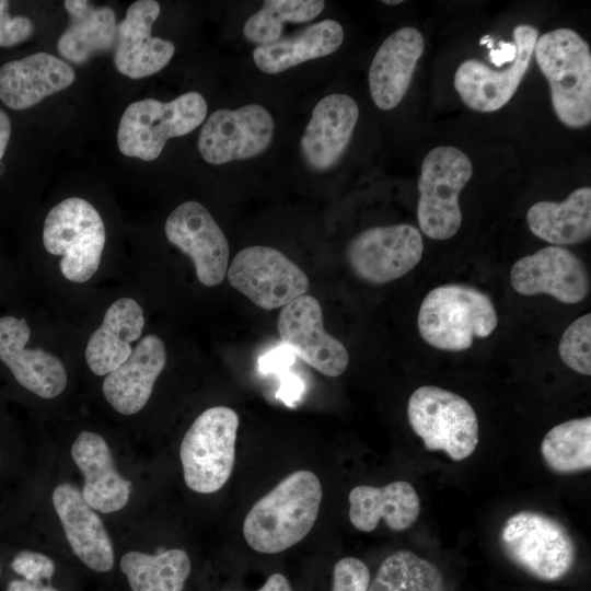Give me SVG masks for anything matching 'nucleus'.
Returning a JSON list of instances; mask_svg holds the SVG:
<instances>
[{
  "label": "nucleus",
  "mask_w": 591,
  "mask_h": 591,
  "mask_svg": "<svg viewBox=\"0 0 591 591\" xmlns=\"http://www.w3.org/2000/svg\"><path fill=\"white\" fill-rule=\"evenodd\" d=\"M322 496L321 482L313 472L291 473L250 509L243 522L246 543L264 554L298 544L313 529Z\"/></svg>",
  "instance_id": "nucleus-1"
},
{
  "label": "nucleus",
  "mask_w": 591,
  "mask_h": 591,
  "mask_svg": "<svg viewBox=\"0 0 591 591\" xmlns=\"http://www.w3.org/2000/svg\"><path fill=\"white\" fill-rule=\"evenodd\" d=\"M537 66L546 78L553 109L565 126L582 128L591 121V53L570 28H557L537 38Z\"/></svg>",
  "instance_id": "nucleus-2"
},
{
  "label": "nucleus",
  "mask_w": 591,
  "mask_h": 591,
  "mask_svg": "<svg viewBox=\"0 0 591 591\" xmlns=\"http://www.w3.org/2000/svg\"><path fill=\"white\" fill-rule=\"evenodd\" d=\"M418 331L432 347L463 351L475 337L493 334L498 316L491 299L464 285H443L432 289L418 312Z\"/></svg>",
  "instance_id": "nucleus-3"
},
{
  "label": "nucleus",
  "mask_w": 591,
  "mask_h": 591,
  "mask_svg": "<svg viewBox=\"0 0 591 591\" xmlns=\"http://www.w3.org/2000/svg\"><path fill=\"white\" fill-rule=\"evenodd\" d=\"M207 103L196 91L170 102L155 99L136 101L127 106L119 120V151L143 161L155 160L169 139L185 136L199 127L207 115Z\"/></svg>",
  "instance_id": "nucleus-4"
},
{
  "label": "nucleus",
  "mask_w": 591,
  "mask_h": 591,
  "mask_svg": "<svg viewBox=\"0 0 591 591\" xmlns=\"http://www.w3.org/2000/svg\"><path fill=\"white\" fill-rule=\"evenodd\" d=\"M105 240L100 213L83 198L63 199L51 208L44 222V246L48 253L61 256L60 271L73 282H85L96 273Z\"/></svg>",
  "instance_id": "nucleus-5"
},
{
  "label": "nucleus",
  "mask_w": 591,
  "mask_h": 591,
  "mask_svg": "<svg viewBox=\"0 0 591 591\" xmlns=\"http://www.w3.org/2000/svg\"><path fill=\"white\" fill-rule=\"evenodd\" d=\"M237 428V414L225 406L208 408L195 419L179 449L189 489L211 494L228 482L235 461Z\"/></svg>",
  "instance_id": "nucleus-6"
},
{
  "label": "nucleus",
  "mask_w": 591,
  "mask_h": 591,
  "mask_svg": "<svg viewBox=\"0 0 591 591\" xmlns=\"http://www.w3.org/2000/svg\"><path fill=\"white\" fill-rule=\"evenodd\" d=\"M500 545L512 563L544 581L563 578L576 560V545L566 528L537 511L523 510L508 518Z\"/></svg>",
  "instance_id": "nucleus-7"
},
{
  "label": "nucleus",
  "mask_w": 591,
  "mask_h": 591,
  "mask_svg": "<svg viewBox=\"0 0 591 591\" xmlns=\"http://www.w3.org/2000/svg\"><path fill=\"white\" fill-rule=\"evenodd\" d=\"M414 432L430 451H443L454 461H462L478 443V420L471 404L462 396L433 385L413 392L407 406Z\"/></svg>",
  "instance_id": "nucleus-8"
},
{
  "label": "nucleus",
  "mask_w": 591,
  "mask_h": 591,
  "mask_svg": "<svg viewBox=\"0 0 591 591\" xmlns=\"http://www.w3.org/2000/svg\"><path fill=\"white\" fill-rule=\"evenodd\" d=\"M473 174L470 158L452 146L433 148L425 157L418 179L417 219L430 239L447 240L459 231V195Z\"/></svg>",
  "instance_id": "nucleus-9"
},
{
  "label": "nucleus",
  "mask_w": 591,
  "mask_h": 591,
  "mask_svg": "<svg viewBox=\"0 0 591 591\" xmlns=\"http://www.w3.org/2000/svg\"><path fill=\"white\" fill-rule=\"evenodd\" d=\"M230 285L264 310L285 306L309 290L304 271L280 251L254 245L241 250L228 267Z\"/></svg>",
  "instance_id": "nucleus-10"
},
{
  "label": "nucleus",
  "mask_w": 591,
  "mask_h": 591,
  "mask_svg": "<svg viewBox=\"0 0 591 591\" xmlns=\"http://www.w3.org/2000/svg\"><path fill=\"white\" fill-rule=\"evenodd\" d=\"M422 251L419 230L399 223L362 231L349 242L346 258L360 279L383 285L409 273L420 262Z\"/></svg>",
  "instance_id": "nucleus-11"
},
{
  "label": "nucleus",
  "mask_w": 591,
  "mask_h": 591,
  "mask_svg": "<svg viewBox=\"0 0 591 591\" xmlns=\"http://www.w3.org/2000/svg\"><path fill=\"white\" fill-rule=\"evenodd\" d=\"M274 128L270 113L259 104L217 109L201 127L198 150L215 165L251 159L269 147Z\"/></svg>",
  "instance_id": "nucleus-12"
},
{
  "label": "nucleus",
  "mask_w": 591,
  "mask_h": 591,
  "mask_svg": "<svg viewBox=\"0 0 591 591\" xmlns=\"http://www.w3.org/2000/svg\"><path fill=\"white\" fill-rule=\"evenodd\" d=\"M514 59L507 68L495 70L477 59H466L456 69L454 88L463 103L473 111L496 112L518 90L532 59L538 31L530 24L513 28Z\"/></svg>",
  "instance_id": "nucleus-13"
},
{
  "label": "nucleus",
  "mask_w": 591,
  "mask_h": 591,
  "mask_svg": "<svg viewBox=\"0 0 591 591\" xmlns=\"http://www.w3.org/2000/svg\"><path fill=\"white\" fill-rule=\"evenodd\" d=\"M164 231L169 242L192 258L196 276L204 286L222 282L228 271L229 244L201 204L189 200L177 206L167 217Z\"/></svg>",
  "instance_id": "nucleus-14"
},
{
  "label": "nucleus",
  "mask_w": 591,
  "mask_h": 591,
  "mask_svg": "<svg viewBox=\"0 0 591 591\" xmlns=\"http://www.w3.org/2000/svg\"><path fill=\"white\" fill-rule=\"evenodd\" d=\"M277 328L281 340L310 367L326 376H338L349 363L346 347L323 326L320 302L302 294L282 306Z\"/></svg>",
  "instance_id": "nucleus-15"
},
{
  "label": "nucleus",
  "mask_w": 591,
  "mask_h": 591,
  "mask_svg": "<svg viewBox=\"0 0 591 591\" xmlns=\"http://www.w3.org/2000/svg\"><path fill=\"white\" fill-rule=\"evenodd\" d=\"M510 282L521 294L544 293L566 304L581 302L589 292V275L582 260L555 245L518 259L511 268Z\"/></svg>",
  "instance_id": "nucleus-16"
},
{
  "label": "nucleus",
  "mask_w": 591,
  "mask_h": 591,
  "mask_svg": "<svg viewBox=\"0 0 591 591\" xmlns=\"http://www.w3.org/2000/svg\"><path fill=\"white\" fill-rule=\"evenodd\" d=\"M160 12L158 1L138 0L129 5L125 19L117 24L114 63L121 74L131 79L149 77L172 59L174 44L151 35Z\"/></svg>",
  "instance_id": "nucleus-17"
},
{
  "label": "nucleus",
  "mask_w": 591,
  "mask_h": 591,
  "mask_svg": "<svg viewBox=\"0 0 591 591\" xmlns=\"http://www.w3.org/2000/svg\"><path fill=\"white\" fill-rule=\"evenodd\" d=\"M31 329L24 318L0 317V360L26 390L43 398L58 396L66 389L67 372L54 355L26 349Z\"/></svg>",
  "instance_id": "nucleus-18"
},
{
  "label": "nucleus",
  "mask_w": 591,
  "mask_h": 591,
  "mask_svg": "<svg viewBox=\"0 0 591 591\" xmlns=\"http://www.w3.org/2000/svg\"><path fill=\"white\" fill-rule=\"evenodd\" d=\"M358 118L359 107L347 94L333 93L318 101L301 138L306 165L318 172L332 169L347 149Z\"/></svg>",
  "instance_id": "nucleus-19"
},
{
  "label": "nucleus",
  "mask_w": 591,
  "mask_h": 591,
  "mask_svg": "<svg viewBox=\"0 0 591 591\" xmlns=\"http://www.w3.org/2000/svg\"><path fill=\"white\" fill-rule=\"evenodd\" d=\"M424 48L422 34L410 26L395 31L381 44L369 69L370 94L380 109L390 111L401 103Z\"/></svg>",
  "instance_id": "nucleus-20"
},
{
  "label": "nucleus",
  "mask_w": 591,
  "mask_h": 591,
  "mask_svg": "<svg viewBox=\"0 0 591 591\" xmlns=\"http://www.w3.org/2000/svg\"><path fill=\"white\" fill-rule=\"evenodd\" d=\"M74 80L73 68L65 60L36 53L0 68V100L12 109H26L70 86Z\"/></svg>",
  "instance_id": "nucleus-21"
},
{
  "label": "nucleus",
  "mask_w": 591,
  "mask_h": 591,
  "mask_svg": "<svg viewBox=\"0 0 591 591\" xmlns=\"http://www.w3.org/2000/svg\"><path fill=\"white\" fill-rule=\"evenodd\" d=\"M166 363L162 339L144 336L131 355L104 379L102 390L106 401L123 415H134L147 404L157 378Z\"/></svg>",
  "instance_id": "nucleus-22"
},
{
  "label": "nucleus",
  "mask_w": 591,
  "mask_h": 591,
  "mask_svg": "<svg viewBox=\"0 0 591 591\" xmlns=\"http://www.w3.org/2000/svg\"><path fill=\"white\" fill-rule=\"evenodd\" d=\"M54 508L73 553L89 568L106 572L114 566L109 536L100 517L71 484H60L53 493Z\"/></svg>",
  "instance_id": "nucleus-23"
},
{
  "label": "nucleus",
  "mask_w": 591,
  "mask_h": 591,
  "mask_svg": "<svg viewBox=\"0 0 591 591\" xmlns=\"http://www.w3.org/2000/svg\"><path fill=\"white\" fill-rule=\"evenodd\" d=\"M71 455L84 476L82 497L92 509L112 513L126 506L131 483L115 468L103 437L82 431L72 444Z\"/></svg>",
  "instance_id": "nucleus-24"
},
{
  "label": "nucleus",
  "mask_w": 591,
  "mask_h": 591,
  "mask_svg": "<svg viewBox=\"0 0 591 591\" xmlns=\"http://www.w3.org/2000/svg\"><path fill=\"white\" fill-rule=\"evenodd\" d=\"M349 520L359 531H373L381 519L393 531L410 528L419 517L420 501L415 488L405 480L383 487L359 485L348 496Z\"/></svg>",
  "instance_id": "nucleus-25"
},
{
  "label": "nucleus",
  "mask_w": 591,
  "mask_h": 591,
  "mask_svg": "<svg viewBox=\"0 0 591 591\" xmlns=\"http://www.w3.org/2000/svg\"><path fill=\"white\" fill-rule=\"evenodd\" d=\"M143 327V311L138 302L130 298L116 300L88 341L85 360L91 371L105 375L119 367L131 355L130 344L140 338Z\"/></svg>",
  "instance_id": "nucleus-26"
},
{
  "label": "nucleus",
  "mask_w": 591,
  "mask_h": 591,
  "mask_svg": "<svg viewBox=\"0 0 591 591\" xmlns=\"http://www.w3.org/2000/svg\"><path fill=\"white\" fill-rule=\"evenodd\" d=\"M343 40L341 24L326 19L310 24L292 36L257 46L253 51V60L260 71L276 74L302 62L333 54L340 47Z\"/></svg>",
  "instance_id": "nucleus-27"
},
{
  "label": "nucleus",
  "mask_w": 591,
  "mask_h": 591,
  "mask_svg": "<svg viewBox=\"0 0 591 591\" xmlns=\"http://www.w3.org/2000/svg\"><path fill=\"white\" fill-rule=\"evenodd\" d=\"M63 5L70 16L57 42V50L63 58L82 65L115 45L117 22L112 8L95 7L85 0H67Z\"/></svg>",
  "instance_id": "nucleus-28"
},
{
  "label": "nucleus",
  "mask_w": 591,
  "mask_h": 591,
  "mask_svg": "<svg viewBox=\"0 0 591 591\" xmlns=\"http://www.w3.org/2000/svg\"><path fill=\"white\" fill-rule=\"evenodd\" d=\"M531 232L555 246L580 243L591 235V188L575 189L564 201H538L526 212Z\"/></svg>",
  "instance_id": "nucleus-29"
},
{
  "label": "nucleus",
  "mask_w": 591,
  "mask_h": 591,
  "mask_svg": "<svg viewBox=\"0 0 591 591\" xmlns=\"http://www.w3.org/2000/svg\"><path fill=\"white\" fill-rule=\"evenodd\" d=\"M120 569L132 591H183L190 573V560L178 548L158 555L135 551L121 557Z\"/></svg>",
  "instance_id": "nucleus-30"
},
{
  "label": "nucleus",
  "mask_w": 591,
  "mask_h": 591,
  "mask_svg": "<svg viewBox=\"0 0 591 591\" xmlns=\"http://www.w3.org/2000/svg\"><path fill=\"white\" fill-rule=\"evenodd\" d=\"M541 453L546 464L561 474L590 470L591 418H577L553 427L543 438Z\"/></svg>",
  "instance_id": "nucleus-31"
},
{
  "label": "nucleus",
  "mask_w": 591,
  "mask_h": 591,
  "mask_svg": "<svg viewBox=\"0 0 591 591\" xmlns=\"http://www.w3.org/2000/svg\"><path fill=\"white\" fill-rule=\"evenodd\" d=\"M368 591H445L437 566L409 551H397L381 564Z\"/></svg>",
  "instance_id": "nucleus-32"
},
{
  "label": "nucleus",
  "mask_w": 591,
  "mask_h": 591,
  "mask_svg": "<svg viewBox=\"0 0 591 591\" xmlns=\"http://www.w3.org/2000/svg\"><path fill=\"white\" fill-rule=\"evenodd\" d=\"M322 0H266L244 26V37L258 46L281 38L286 23H303L315 19L324 9Z\"/></svg>",
  "instance_id": "nucleus-33"
},
{
  "label": "nucleus",
  "mask_w": 591,
  "mask_h": 591,
  "mask_svg": "<svg viewBox=\"0 0 591 591\" xmlns=\"http://www.w3.org/2000/svg\"><path fill=\"white\" fill-rule=\"evenodd\" d=\"M563 362L573 371L591 374V314L573 321L564 332L558 347Z\"/></svg>",
  "instance_id": "nucleus-34"
},
{
  "label": "nucleus",
  "mask_w": 591,
  "mask_h": 591,
  "mask_svg": "<svg viewBox=\"0 0 591 591\" xmlns=\"http://www.w3.org/2000/svg\"><path fill=\"white\" fill-rule=\"evenodd\" d=\"M369 584L370 572L362 560L345 557L335 564L332 591H368Z\"/></svg>",
  "instance_id": "nucleus-35"
},
{
  "label": "nucleus",
  "mask_w": 591,
  "mask_h": 591,
  "mask_svg": "<svg viewBox=\"0 0 591 591\" xmlns=\"http://www.w3.org/2000/svg\"><path fill=\"white\" fill-rule=\"evenodd\" d=\"M11 567L25 580L37 586L42 584L43 580H50L55 572V564L49 557L28 551L18 554Z\"/></svg>",
  "instance_id": "nucleus-36"
},
{
  "label": "nucleus",
  "mask_w": 591,
  "mask_h": 591,
  "mask_svg": "<svg viewBox=\"0 0 591 591\" xmlns=\"http://www.w3.org/2000/svg\"><path fill=\"white\" fill-rule=\"evenodd\" d=\"M34 32L32 20L24 15L11 16L9 1L0 0V47H12L27 40Z\"/></svg>",
  "instance_id": "nucleus-37"
},
{
  "label": "nucleus",
  "mask_w": 591,
  "mask_h": 591,
  "mask_svg": "<svg viewBox=\"0 0 591 591\" xmlns=\"http://www.w3.org/2000/svg\"><path fill=\"white\" fill-rule=\"evenodd\" d=\"M256 591H292L288 579L281 573H273Z\"/></svg>",
  "instance_id": "nucleus-38"
},
{
  "label": "nucleus",
  "mask_w": 591,
  "mask_h": 591,
  "mask_svg": "<svg viewBox=\"0 0 591 591\" xmlns=\"http://www.w3.org/2000/svg\"><path fill=\"white\" fill-rule=\"evenodd\" d=\"M11 136V121L7 113L0 108V160L4 155Z\"/></svg>",
  "instance_id": "nucleus-39"
},
{
  "label": "nucleus",
  "mask_w": 591,
  "mask_h": 591,
  "mask_svg": "<svg viewBox=\"0 0 591 591\" xmlns=\"http://www.w3.org/2000/svg\"><path fill=\"white\" fill-rule=\"evenodd\" d=\"M40 586V584H39ZM37 584H34L27 580H12L7 591H36Z\"/></svg>",
  "instance_id": "nucleus-40"
},
{
  "label": "nucleus",
  "mask_w": 591,
  "mask_h": 591,
  "mask_svg": "<svg viewBox=\"0 0 591 591\" xmlns=\"http://www.w3.org/2000/svg\"><path fill=\"white\" fill-rule=\"evenodd\" d=\"M36 591H58V590H56L55 588H53L50 586L40 584V586L37 587Z\"/></svg>",
  "instance_id": "nucleus-41"
},
{
  "label": "nucleus",
  "mask_w": 591,
  "mask_h": 591,
  "mask_svg": "<svg viewBox=\"0 0 591 591\" xmlns=\"http://www.w3.org/2000/svg\"><path fill=\"white\" fill-rule=\"evenodd\" d=\"M384 4H389V5H394V4H399L402 3L403 1L402 0H384L382 1Z\"/></svg>",
  "instance_id": "nucleus-42"
}]
</instances>
